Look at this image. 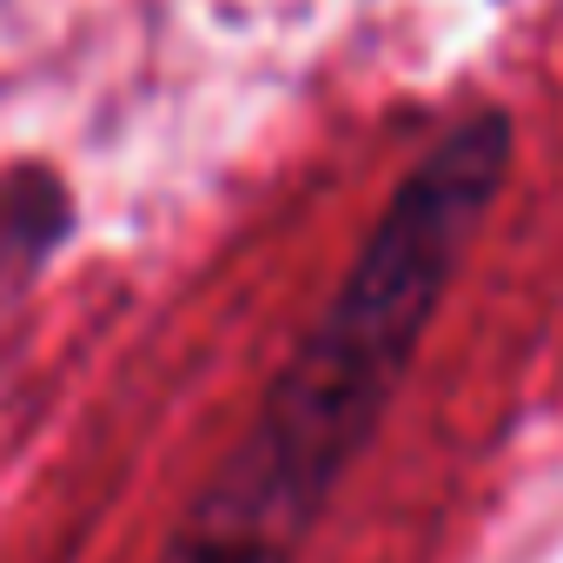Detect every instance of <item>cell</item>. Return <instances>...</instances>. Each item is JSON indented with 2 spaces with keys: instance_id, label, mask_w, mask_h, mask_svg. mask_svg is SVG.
Returning <instances> with one entry per match:
<instances>
[{
  "instance_id": "7a4b0ae2",
  "label": "cell",
  "mask_w": 563,
  "mask_h": 563,
  "mask_svg": "<svg viewBox=\"0 0 563 563\" xmlns=\"http://www.w3.org/2000/svg\"><path fill=\"white\" fill-rule=\"evenodd\" d=\"M67 225H74V199L54 173L0 179V292H8L14 278H27L41 258H54Z\"/></svg>"
},
{
  "instance_id": "6da1fadb",
  "label": "cell",
  "mask_w": 563,
  "mask_h": 563,
  "mask_svg": "<svg viewBox=\"0 0 563 563\" xmlns=\"http://www.w3.org/2000/svg\"><path fill=\"white\" fill-rule=\"evenodd\" d=\"M510 120L444 126L391 186L319 325L272 378L252 431L173 530V563H292L398 398L451 278L510 179Z\"/></svg>"
}]
</instances>
